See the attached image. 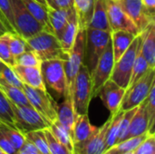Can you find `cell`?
Instances as JSON below:
<instances>
[{"mask_svg":"<svg viewBox=\"0 0 155 154\" xmlns=\"http://www.w3.org/2000/svg\"><path fill=\"white\" fill-rule=\"evenodd\" d=\"M125 154H133V152H127V153Z\"/></svg>","mask_w":155,"mask_h":154,"instance_id":"obj_53","label":"cell"},{"mask_svg":"<svg viewBox=\"0 0 155 154\" xmlns=\"http://www.w3.org/2000/svg\"><path fill=\"white\" fill-rule=\"evenodd\" d=\"M155 83L154 69L150 68L147 73L133 85L125 89V93L120 105L121 111H128L138 107L147 97Z\"/></svg>","mask_w":155,"mask_h":154,"instance_id":"obj_6","label":"cell"},{"mask_svg":"<svg viewBox=\"0 0 155 154\" xmlns=\"http://www.w3.org/2000/svg\"><path fill=\"white\" fill-rule=\"evenodd\" d=\"M111 40V33L94 28L86 29L84 64L92 74Z\"/></svg>","mask_w":155,"mask_h":154,"instance_id":"obj_5","label":"cell"},{"mask_svg":"<svg viewBox=\"0 0 155 154\" xmlns=\"http://www.w3.org/2000/svg\"><path fill=\"white\" fill-rule=\"evenodd\" d=\"M96 129L97 127L91 124L87 113L77 115L73 129L74 144L84 142L88 139L96 131Z\"/></svg>","mask_w":155,"mask_h":154,"instance_id":"obj_24","label":"cell"},{"mask_svg":"<svg viewBox=\"0 0 155 154\" xmlns=\"http://www.w3.org/2000/svg\"><path fill=\"white\" fill-rule=\"evenodd\" d=\"M37 2H39L40 4H42L43 5H45V6H47V3H46V1L45 0H36Z\"/></svg>","mask_w":155,"mask_h":154,"instance_id":"obj_50","label":"cell"},{"mask_svg":"<svg viewBox=\"0 0 155 154\" xmlns=\"http://www.w3.org/2000/svg\"><path fill=\"white\" fill-rule=\"evenodd\" d=\"M18 154H42L30 142L25 141L24 145L19 149Z\"/></svg>","mask_w":155,"mask_h":154,"instance_id":"obj_45","label":"cell"},{"mask_svg":"<svg viewBox=\"0 0 155 154\" xmlns=\"http://www.w3.org/2000/svg\"><path fill=\"white\" fill-rule=\"evenodd\" d=\"M0 60L9 67L15 65V60L8 44V32L0 34Z\"/></svg>","mask_w":155,"mask_h":154,"instance_id":"obj_36","label":"cell"},{"mask_svg":"<svg viewBox=\"0 0 155 154\" xmlns=\"http://www.w3.org/2000/svg\"><path fill=\"white\" fill-rule=\"evenodd\" d=\"M86 29H79L75 41L71 51L67 54L66 59L64 61V68L66 78L67 94L72 96L76 75L83 64H84Z\"/></svg>","mask_w":155,"mask_h":154,"instance_id":"obj_2","label":"cell"},{"mask_svg":"<svg viewBox=\"0 0 155 154\" xmlns=\"http://www.w3.org/2000/svg\"><path fill=\"white\" fill-rule=\"evenodd\" d=\"M149 133L143 134L138 137H134L126 141H123L112 146L104 154H125L130 152H134V149L147 137Z\"/></svg>","mask_w":155,"mask_h":154,"instance_id":"obj_28","label":"cell"},{"mask_svg":"<svg viewBox=\"0 0 155 154\" xmlns=\"http://www.w3.org/2000/svg\"><path fill=\"white\" fill-rule=\"evenodd\" d=\"M0 154H7V153H6V152H5L3 150H1V149H0Z\"/></svg>","mask_w":155,"mask_h":154,"instance_id":"obj_52","label":"cell"},{"mask_svg":"<svg viewBox=\"0 0 155 154\" xmlns=\"http://www.w3.org/2000/svg\"><path fill=\"white\" fill-rule=\"evenodd\" d=\"M0 131L17 151H19V149L24 145L26 141L25 135L20 131L5 123H0Z\"/></svg>","mask_w":155,"mask_h":154,"instance_id":"obj_31","label":"cell"},{"mask_svg":"<svg viewBox=\"0 0 155 154\" xmlns=\"http://www.w3.org/2000/svg\"><path fill=\"white\" fill-rule=\"evenodd\" d=\"M142 34L141 33L136 35L124 54L114 63V69L110 80L114 82L119 86L126 89L129 85L134 64L138 52L141 49Z\"/></svg>","mask_w":155,"mask_h":154,"instance_id":"obj_3","label":"cell"},{"mask_svg":"<svg viewBox=\"0 0 155 154\" xmlns=\"http://www.w3.org/2000/svg\"><path fill=\"white\" fill-rule=\"evenodd\" d=\"M0 77L4 81H5L6 83H8L9 84H11L13 86H15L17 88H20V89L23 88L24 84L21 82L19 77L15 74V73L14 72L12 67L5 65L3 68V70L0 72Z\"/></svg>","mask_w":155,"mask_h":154,"instance_id":"obj_41","label":"cell"},{"mask_svg":"<svg viewBox=\"0 0 155 154\" xmlns=\"http://www.w3.org/2000/svg\"><path fill=\"white\" fill-rule=\"evenodd\" d=\"M14 16L15 32L25 39L45 30L44 26L29 13L22 0H9Z\"/></svg>","mask_w":155,"mask_h":154,"instance_id":"obj_9","label":"cell"},{"mask_svg":"<svg viewBox=\"0 0 155 154\" xmlns=\"http://www.w3.org/2000/svg\"><path fill=\"white\" fill-rule=\"evenodd\" d=\"M12 69L24 84L41 90H46L39 67H25L15 64Z\"/></svg>","mask_w":155,"mask_h":154,"instance_id":"obj_18","label":"cell"},{"mask_svg":"<svg viewBox=\"0 0 155 154\" xmlns=\"http://www.w3.org/2000/svg\"><path fill=\"white\" fill-rule=\"evenodd\" d=\"M5 65H6V64H4V63H3V62H2V61L0 60V72H1L2 70H3V68H4V67H5Z\"/></svg>","mask_w":155,"mask_h":154,"instance_id":"obj_51","label":"cell"},{"mask_svg":"<svg viewBox=\"0 0 155 154\" xmlns=\"http://www.w3.org/2000/svg\"><path fill=\"white\" fill-rule=\"evenodd\" d=\"M78 32H79L78 19H77L75 9L74 8L71 11L68 22H67V24L64 27V30L62 34V36L60 38V44H61L62 49L66 55L71 51Z\"/></svg>","mask_w":155,"mask_h":154,"instance_id":"obj_20","label":"cell"},{"mask_svg":"<svg viewBox=\"0 0 155 154\" xmlns=\"http://www.w3.org/2000/svg\"><path fill=\"white\" fill-rule=\"evenodd\" d=\"M141 53L150 68H155V22L151 23L143 32Z\"/></svg>","mask_w":155,"mask_h":154,"instance_id":"obj_19","label":"cell"},{"mask_svg":"<svg viewBox=\"0 0 155 154\" xmlns=\"http://www.w3.org/2000/svg\"><path fill=\"white\" fill-rule=\"evenodd\" d=\"M10 103L14 113L15 127L23 134L33 131L44 130L49 127L50 124L32 106Z\"/></svg>","mask_w":155,"mask_h":154,"instance_id":"obj_8","label":"cell"},{"mask_svg":"<svg viewBox=\"0 0 155 154\" xmlns=\"http://www.w3.org/2000/svg\"><path fill=\"white\" fill-rule=\"evenodd\" d=\"M124 12L133 20L139 32H143L154 21V13L148 11L143 5L142 0H115Z\"/></svg>","mask_w":155,"mask_h":154,"instance_id":"obj_13","label":"cell"},{"mask_svg":"<svg viewBox=\"0 0 155 154\" xmlns=\"http://www.w3.org/2000/svg\"><path fill=\"white\" fill-rule=\"evenodd\" d=\"M106 8L111 33L113 31L124 30L134 35H138L140 34L135 24L124 12L115 0H106Z\"/></svg>","mask_w":155,"mask_h":154,"instance_id":"obj_14","label":"cell"},{"mask_svg":"<svg viewBox=\"0 0 155 154\" xmlns=\"http://www.w3.org/2000/svg\"><path fill=\"white\" fill-rule=\"evenodd\" d=\"M26 44L41 61L52 59L65 60L67 55L64 53L59 39L53 32L42 30L36 34L26 38Z\"/></svg>","mask_w":155,"mask_h":154,"instance_id":"obj_1","label":"cell"},{"mask_svg":"<svg viewBox=\"0 0 155 154\" xmlns=\"http://www.w3.org/2000/svg\"><path fill=\"white\" fill-rule=\"evenodd\" d=\"M0 11L4 15L5 18L6 19L8 24L11 25L13 30L15 32V23H14V16H13V13H12L11 5H10L9 0H0Z\"/></svg>","mask_w":155,"mask_h":154,"instance_id":"obj_42","label":"cell"},{"mask_svg":"<svg viewBox=\"0 0 155 154\" xmlns=\"http://www.w3.org/2000/svg\"><path fill=\"white\" fill-rule=\"evenodd\" d=\"M26 141L30 142L42 154H50L47 140L44 130L29 132L24 134Z\"/></svg>","mask_w":155,"mask_h":154,"instance_id":"obj_32","label":"cell"},{"mask_svg":"<svg viewBox=\"0 0 155 154\" xmlns=\"http://www.w3.org/2000/svg\"><path fill=\"white\" fill-rule=\"evenodd\" d=\"M0 19H1V21L3 22V24L5 25V27H6V29L8 30V32H10V33H15V32L13 30V28L11 27V25L8 24V22L6 21V19L5 18V16H4V15L1 13V11H0Z\"/></svg>","mask_w":155,"mask_h":154,"instance_id":"obj_47","label":"cell"},{"mask_svg":"<svg viewBox=\"0 0 155 154\" xmlns=\"http://www.w3.org/2000/svg\"><path fill=\"white\" fill-rule=\"evenodd\" d=\"M5 32H8V30L6 29L5 25L3 24V22H2L1 19H0V34H4V33H5Z\"/></svg>","mask_w":155,"mask_h":154,"instance_id":"obj_48","label":"cell"},{"mask_svg":"<svg viewBox=\"0 0 155 154\" xmlns=\"http://www.w3.org/2000/svg\"><path fill=\"white\" fill-rule=\"evenodd\" d=\"M124 111L118 110L113 116V119L108 126L107 132H106V138H105V152L110 149L112 146L116 144L117 143V137H118V132L120 127V123L124 114Z\"/></svg>","mask_w":155,"mask_h":154,"instance_id":"obj_30","label":"cell"},{"mask_svg":"<svg viewBox=\"0 0 155 154\" xmlns=\"http://www.w3.org/2000/svg\"><path fill=\"white\" fill-rule=\"evenodd\" d=\"M76 118H77V113L74 111L72 98L69 94L66 93L64 96L63 103L57 106V121L70 133L72 138H73V129Z\"/></svg>","mask_w":155,"mask_h":154,"instance_id":"obj_17","label":"cell"},{"mask_svg":"<svg viewBox=\"0 0 155 154\" xmlns=\"http://www.w3.org/2000/svg\"><path fill=\"white\" fill-rule=\"evenodd\" d=\"M0 149L7 154H18V151L10 143L6 137L0 131Z\"/></svg>","mask_w":155,"mask_h":154,"instance_id":"obj_43","label":"cell"},{"mask_svg":"<svg viewBox=\"0 0 155 154\" xmlns=\"http://www.w3.org/2000/svg\"><path fill=\"white\" fill-rule=\"evenodd\" d=\"M146 99L138 106L134 115L133 116L130 122L129 127L123 138V141H126L148 133V116L146 112Z\"/></svg>","mask_w":155,"mask_h":154,"instance_id":"obj_16","label":"cell"},{"mask_svg":"<svg viewBox=\"0 0 155 154\" xmlns=\"http://www.w3.org/2000/svg\"><path fill=\"white\" fill-rule=\"evenodd\" d=\"M64 61L63 59L42 61L40 66L44 82L58 95L63 97L67 93Z\"/></svg>","mask_w":155,"mask_h":154,"instance_id":"obj_10","label":"cell"},{"mask_svg":"<svg viewBox=\"0 0 155 154\" xmlns=\"http://www.w3.org/2000/svg\"><path fill=\"white\" fill-rule=\"evenodd\" d=\"M54 7L59 9H73L74 8V0H53Z\"/></svg>","mask_w":155,"mask_h":154,"instance_id":"obj_44","label":"cell"},{"mask_svg":"<svg viewBox=\"0 0 155 154\" xmlns=\"http://www.w3.org/2000/svg\"><path fill=\"white\" fill-rule=\"evenodd\" d=\"M0 123L15 127L14 113L10 101L0 90Z\"/></svg>","mask_w":155,"mask_h":154,"instance_id":"obj_35","label":"cell"},{"mask_svg":"<svg viewBox=\"0 0 155 154\" xmlns=\"http://www.w3.org/2000/svg\"><path fill=\"white\" fill-rule=\"evenodd\" d=\"M29 13L36 19L46 31L53 32L52 27L49 24L46 6L43 5L36 0H22Z\"/></svg>","mask_w":155,"mask_h":154,"instance_id":"obj_26","label":"cell"},{"mask_svg":"<svg viewBox=\"0 0 155 154\" xmlns=\"http://www.w3.org/2000/svg\"><path fill=\"white\" fill-rule=\"evenodd\" d=\"M15 64L20 66H25V67H39L41 66L42 61L38 58V56L32 51V50H26L23 54H19L15 58Z\"/></svg>","mask_w":155,"mask_h":154,"instance_id":"obj_38","label":"cell"},{"mask_svg":"<svg viewBox=\"0 0 155 154\" xmlns=\"http://www.w3.org/2000/svg\"><path fill=\"white\" fill-rule=\"evenodd\" d=\"M142 3L148 11H150L151 13H154L155 0H142Z\"/></svg>","mask_w":155,"mask_h":154,"instance_id":"obj_46","label":"cell"},{"mask_svg":"<svg viewBox=\"0 0 155 154\" xmlns=\"http://www.w3.org/2000/svg\"><path fill=\"white\" fill-rule=\"evenodd\" d=\"M125 93V89L116 84L112 80H108L98 91L96 96L100 97L104 105L111 113H115L122 103Z\"/></svg>","mask_w":155,"mask_h":154,"instance_id":"obj_15","label":"cell"},{"mask_svg":"<svg viewBox=\"0 0 155 154\" xmlns=\"http://www.w3.org/2000/svg\"><path fill=\"white\" fill-rule=\"evenodd\" d=\"M73 9H70V10L59 9V8H53L50 6H46L49 24L52 27L53 33L59 39V41L64 30V27L68 22L71 11Z\"/></svg>","mask_w":155,"mask_h":154,"instance_id":"obj_21","label":"cell"},{"mask_svg":"<svg viewBox=\"0 0 155 154\" xmlns=\"http://www.w3.org/2000/svg\"><path fill=\"white\" fill-rule=\"evenodd\" d=\"M44 131H45V134L47 140L50 154H73L63 143H59L54 137V135L51 133L48 128L44 129Z\"/></svg>","mask_w":155,"mask_h":154,"instance_id":"obj_39","label":"cell"},{"mask_svg":"<svg viewBox=\"0 0 155 154\" xmlns=\"http://www.w3.org/2000/svg\"><path fill=\"white\" fill-rule=\"evenodd\" d=\"M72 101L77 115L88 113L90 102L93 98V84L91 74L85 64H83L76 75Z\"/></svg>","mask_w":155,"mask_h":154,"instance_id":"obj_4","label":"cell"},{"mask_svg":"<svg viewBox=\"0 0 155 154\" xmlns=\"http://www.w3.org/2000/svg\"><path fill=\"white\" fill-rule=\"evenodd\" d=\"M95 0H74L79 29H87L91 21Z\"/></svg>","mask_w":155,"mask_h":154,"instance_id":"obj_25","label":"cell"},{"mask_svg":"<svg viewBox=\"0 0 155 154\" xmlns=\"http://www.w3.org/2000/svg\"><path fill=\"white\" fill-rule=\"evenodd\" d=\"M23 91L30 105L38 112L49 124L57 120V104L46 90L23 84Z\"/></svg>","mask_w":155,"mask_h":154,"instance_id":"obj_7","label":"cell"},{"mask_svg":"<svg viewBox=\"0 0 155 154\" xmlns=\"http://www.w3.org/2000/svg\"><path fill=\"white\" fill-rule=\"evenodd\" d=\"M46 1V3H47V6H50V7H53V8H54V3H53V0H45Z\"/></svg>","mask_w":155,"mask_h":154,"instance_id":"obj_49","label":"cell"},{"mask_svg":"<svg viewBox=\"0 0 155 154\" xmlns=\"http://www.w3.org/2000/svg\"><path fill=\"white\" fill-rule=\"evenodd\" d=\"M133 154H155V134L149 133L134 149Z\"/></svg>","mask_w":155,"mask_h":154,"instance_id":"obj_40","label":"cell"},{"mask_svg":"<svg viewBox=\"0 0 155 154\" xmlns=\"http://www.w3.org/2000/svg\"><path fill=\"white\" fill-rule=\"evenodd\" d=\"M146 112L148 116V133L154 134L155 124V83L153 84L146 99Z\"/></svg>","mask_w":155,"mask_h":154,"instance_id":"obj_37","label":"cell"},{"mask_svg":"<svg viewBox=\"0 0 155 154\" xmlns=\"http://www.w3.org/2000/svg\"><path fill=\"white\" fill-rule=\"evenodd\" d=\"M114 113H111L109 119L85 141L74 143V154H104L105 152V138L108 126Z\"/></svg>","mask_w":155,"mask_h":154,"instance_id":"obj_12","label":"cell"},{"mask_svg":"<svg viewBox=\"0 0 155 154\" xmlns=\"http://www.w3.org/2000/svg\"><path fill=\"white\" fill-rule=\"evenodd\" d=\"M114 65L113 47L111 40L108 43L105 50L101 55L94 72L91 74L93 84V97H96L101 87L110 79Z\"/></svg>","mask_w":155,"mask_h":154,"instance_id":"obj_11","label":"cell"},{"mask_svg":"<svg viewBox=\"0 0 155 154\" xmlns=\"http://www.w3.org/2000/svg\"><path fill=\"white\" fill-rule=\"evenodd\" d=\"M149 69H150L149 64L146 62V60L144 59V57L143 56V54L141 53V49H140V51L138 52V54L136 55L134 64V67H133V71H132V74H131V78H130V82H129L128 87L133 85L139 79H141L147 73V71Z\"/></svg>","mask_w":155,"mask_h":154,"instance_id":"obj_33","label":"cell"},{"mask_svg":"<svg viewBox=\"0 0 155 154\" xmlns=\"http://www.w3.org/2000/svg\"><path fill=\"white\" fill-rule=\"evenodd\" d=\"M0 90L5 95V97L10 101V103H15L16 105L31 106L23 89L9 84L8 83L4 81L1 77H0Z\"/></svg>","mask_w":155,"mask_h":154,"instance_id":"obj_27","label":"cell"},{"mask_svg":"<svg viewBox=\"0 0 155 154\" xmlns=\"http://www.w3.org/2000/svg\"><path fill=\"white\" fill-rule=\"evenodd\" d=\"M8 44L11 51V54L15 58L19 54H23L26 50H29L26 41L24 37H22L17 33H10L8 32Z\"/></svg>","mask_w":155,"mask_h":154,"instance_id":"obj_34","label":"cell"},{"mask_svg":"<svg viewBox=\"0 0 155 154\" xmlns=\"http://www.w3.org/2000/svg\"><path fill=\"white\" fill-rule=\"evenodd\" d=\"M135 36L136 35L124 30H117L111 33V43L114 63L118 61L124 53L128 49Z\"/></svg>","mask_w":155,"mask_h":154,"instance_id":"obj_22","label":"cell"},{"mask_svg":"<svg viewBox=\"0 0 155 154\" xmlns=\"http://www.w3.org/2000/svg\"><path fill=\"white\" fill-rule=\"evenodd\" d=\"M49 131L54 135V137L61 143H63L72 153L74 154V142L70 133L64 128V126L56 120L52 123L49 127Z\"/></svg>","mask_w":155,"mask_h":154,"instance_id":"obj_29","label":"cell"},{"mask_svg":"<svg viewBox=\"0 0 155 154\" xmlns=\"http://www.w3.org/2000/svg\"><path fill=\"white\" fill-rule=\"evenodd\" d=\"M87 28H94L111 33L107 17L106 0H95L93 15Z\"/></svg>","mask_w":155,"mask_h":154,"instance_id":"obj_23","label":"cell"}]
</instances>
